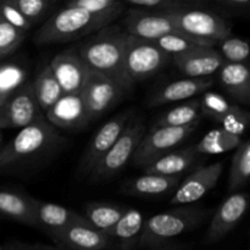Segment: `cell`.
<instances>
[{
	"mask_svg": "<svg viewBox=\"0 0 250 250\" xmlns=\"http://www.w3.org/2000/svg\"><path fill=\"white\" fill-rule=\"evenodd\" d=\"M44 119L32 89V82L24 83L10 94L0 107V129H22Z\"/></svg>",
	"mask_w": 250,
	"mask_h": 250,
	"instance_id": "30bf717a",
	"label": "cell"
},
{
	"mask_svg": "<svg viewBox=\"0 0 250 250\" xmlns=\"http://www.w3.org/2000/svg\"><path fill=\"white\" fill-rule=\"evenodd\" d=\"M26 73L20 66L7 63L0 66V95L9 97L24 84Z\"/></svg>",
	"mask_w": 250,
	"mask_h": 250,
	"instance_id": "d590c367",
	"label": "cell"
},
{
	"mask_svg": "<svg viewBox=\"0 0 250 250\" xmlns=\"http://www.w3.org/2000/svg\"><path fill=\"white\" fill-rule=\"evenodd\" d=\"M146 132L144 117L141 115H134L116 143L90 172V181L104 182L116 177V175H119L133 159L134 153Z\"/></svg>",
	"mask_w": 250,
	"mask_h": 250,
	"instance_id": "5b68a950",
	"label": "cell"
},
{
	"mask_svg": "<svg viewBox=\"0 0 250 250\" xmlns=\"http://www.w3.org/2000/svg\"><path fill=\"white\" fill-rule=\"evenodd\" d=\"M128 208L124 205L107 202H90L84 207L85 221L98 229L99 232L107 234L112 227L121 220Z\"/></svg>",
	"mask_w": 250,
	"mask_h": 250,
	"instance_id": "484cf974",
	"label": "cell"
},
{
	"mask_svg": "<svg viewBox=\"0 0 250 250\" xmlns=\"http://www.w3.org/2000/svg\"><path fill=\"white\" fill-rule=\"evenodd\" d=\"M50 237L56 247L65 250H106L110 247L109 237L90 226L84 217Z\"/></svg>",
	"mask_w": 250,
	"mask_h": 250,
	"instance_id": "2e32d148",
	"label": "cell"
},
{
	"mask_svg": "<svg viewBox=\"0 0 250 250\" xmlns=\"http://www.w3.org/2000/svg\"><path fill=\"white\" fill-rule=\"evenodd\" d=\"M55 128L76 131L90 122L82 94H63L44 115Z\"/></svg>",
	"mask_w": 250,
	"mask_h": 250,
	"instance_id": "e0dca14e",
	"label": "cell"
},
{
	"mask_svg": "<svg viewBox=\"0 0 250 250\" xmlns=\"http://www.w3.org/2000/svg\"><path fill=\"white\" fill-rule=\"evenodd\" d=\"M1 146H2V134L1 132H0V148H1Z\"/></svg>",
	"mask_w": 250,
	"mask_h": 250,
	"instance_id": "ee69618b",
	"label": "cell"
},
{
	"mask_svg": "<svg viewBox=\"0 0 250 250\" xmlns=\"http://www.w3.org/2000/svg\"><path fill=\"white\" fill-rule=\"evenodd\" d=\"M63 94H80L92 71L81 59L77 49H67L54 56L49 62Z\"/></svg>",
	"mask_w": 250,
	"mask_h": 250,
	"instance_id": "7c38bea8",
	"label": "cell"
},
{
	"mask_svg": "<svg viewBox=\"0 0 250 250\" xmlns=\"http://www.w3.org/2000/svg\"><path fill=\"white\" fill-rule=\"evenodd\" d=\"M250 177V142L248 139L242 141L237 146L232 158L231 171L229 177V192H241L248 183Z\"/></svg>",
	"mask_w": 250,
	"mask_h": 250,
	"instance_id": "f546056e",
	"label": "cell"
},
{
	"mask_svg": "<svg viewBox=\"0 0 250 250\" xmlns=\"http://www.w3.org/2000/svg\"><path fill=\"white\" fill-rule=\"evenodd\" d=\"M0 19L4 20L10 26L15 27L19 31L26 33L32 28V24L27 21L26 17L11 4L10 0L0 1Z\"/></svg>",
	"mask_w": 250,
	"mask_h": 250,
	"instance_id": "ab89813d",
	"label": "cell"
},
{
	"mask_svg": "<svg viewBox=\"0 0 250 250\" xmlns=\"http://www.w3.org/2000/svg\"><path fill=\"white\" fill-rule=\"evenodd\" d=\"M144 222L146 217L143 212L128 208L121 220L106 234L110 247L116 250H138Z\"/></svg>",
	"mask_w": 250,
	"mask_h": 250,
	"instance_id": "44dd1931",
	"label": "cell"
},
{
	"mask_svg": "<svg viewBox=\"0 0 250 250\" xmlns=\"http://www.w3.org/2000/svg\"><path fill=\"white\" fill-rule=\"evenodd\" d=\"M215 5L229 15H242L249 11V0H216Z\"/></svg>",
	"mask_w": 250,
	"mask_h": 250,
	"instance_id": "60d3db41",
	"label": "cell"
},
{
	"mask_svg": "<svg viewBox=\"0 0 250 250\" xmlns=\"http://www.w3.org/2000/svg\"><path fill=\"white\" fill-rule=\"evenodd\" d=\"M247 209H248L247 193H232L215 211L207 231V241L209 243H216L224 239L241 222L246 215Z\"/></svg>",
	"mask_w": 250,
	"mask_h": 250,
	"instance_id": "9a60e30c",
	"label": "cell"
},
{
	"mask_svg": "<svg viewBox=\"0 0 250 250\" xmlns=\"http://www.w3.org/2000/svg\"><path fill=\"white\" fill-rule=\"evenodd\" d=\"M33 198L11 189H0V215L26 226L36 227Z\"/></svg>",
	"mask_w": 250,
	"mask_h": 250,
	"instance_id": "cb8c5ba5",
	"label": "cell"
},
{
	"mask_svg": "<svg viewBox=\"0 0 250 250\" xmlns=\"http://www.w3.org/2000/svg\"><path fill=\"white\" fill-rule=\"evenodd\" d=\"M66 6L78 7L95 16L117 19L126 11V6L120 0H72Z\"/></svg>",
	"mask_w": 250,
	"mask_h": 250,
	"instance_id": "836d02e7",
	"label": "cell"
},
{
	"mask_svg": "<svg viewBox=\"0 0 250 250\" xmlns=\"http://www.w3.org/2000/svg\"><path fill=\"white\" fill-rule=\"evenodd\" d=\"M203 112L199 99H192L178 104L164 112L154 126L186 127L199 124Z\"/></svg>",
	"mask_w": 250,
	"mask_h": 250,
	"instance_id": "f1b7e54d",
	"label": "cell"
},
{
	"mask_svg": "<svg viewBox=\"0 0 250 250\" xmlns=\"http://www.w3.org/2000/svg\"><path fill=\"white\" fill-rule=\"evenodd\" d=\"M219 71V80L225 92L232 99L248 105L250 102V72L248 65L225 62Z\"/></svg>",
	"mask_w": 250,
	"mask_h": 250,
	"instance_id": "603a6c76",
	"label": "cell"
},
{
	"mask_svg": "<svg viewBox=\"0 0 250 250\" xmlns=\"http://www.w3.org/2000/svg\"><path fill=\"white\" fill-rule=\"evenodd\" d=\"M222 171H224L222 161L198 167L188 177L181 181L171 198V205L186 207L202 199L210 190L216 187Z\"/></svg>",
	"mask_w": 250,
	"mask_h": 250,
	"instance_id": "8fae6325",
	"label": "cell"
},
{
	"mask_svg": "<svg viewBox=\"0 0 250 250\" xmlns=\"http://www.w3.org/2000/svg\"><path fill=\"white\" fill-rule=\"evenodd\" d=\"M198 126L199 124L186 127L153 126L144 133L132 161L137 167L146 168L158 159L176 150L177 146L197 129Z\"/></svg>",
	"mask_w": 250,
	"mask_h": 250,
	"instance_id": "52a82bcc",
	"label": "cell"
},
{
	"mask_svg": "<svg viewBox=\"0 0 250 250\" xmlns=\"http://www.w3.org/2000/svg\"><path fill=\"white\" fill-rule=\"evenodd\" d=\"M116 19L95 16L78 7L65 6L51 15L34 36L37 44H60L95 34Z\"/></svg>",
	"mask_w": 250,
	"mask_h": 250,
	"instance_id": "277c9868",
	"label": "cell"
},
{
	"mask_svg": "<svg viewBox=\"0 0 250 250\" xmlns=\"http://www.w3.org/2000/svg\"><path fill=\"white\" fill-rule=\"evenodd\" d=\"M242 141H243L242 137L236 136L222 127H219V128L208 132L197 144L193 146V149L199 156L220 155V154L237 149Z\"/></svg>",
	"mask_w": 250,
	"mask_h": 250,
	"instance_id": "4316f807",
	"label": "cell"
},
{
	"mask_svg": "<svg viewBox=\"0 0 250 250\" xmlns=\"http://www.w3.org/2000/svg\"><path fill=\"white\" fill-rule=\"evenodd\" d=\"M10 1L26 17L32 26L41 21L54 4L51 0H10Z\"/></svg>",
	"mask_w": 250,
	"mask_h": 250,
	"instance_id": "8d00e7d4",
	"label": "cell"
},
{
	"mask_svg": "<svg viewBox=\"0 0 250 250\" xmlns=\"http://www.w3.org/2000/svg\"><path fill=\"white\" fill-rule=\"evenodd\" d=\"M182 181V176L167 177L155 173H142L138 177L131 178L122 185L121 192L129 197H159L176 189Z\"/></svg>",
	"mask_w": 250,
	"mask_h": 250,
	"instance_id": "7402d4cb",
	"label": "cell"
},
{
	"mask_svg": "<svg viewBox=\"0 0 250 250\" xmlns=\"http://www.w3.org/2000/svg\"><path fill=\"white\" fill-rule=\"evenodd\" d=\"M7 97H4V95H0V107H1V105L4 104V102L6 100Z\"/></svg>",
	"mask_w": 250,
	"mask_h": 250,
	"instance_id": "7bdbcfd3",
	"label": "cell"
},
{
	"mask_svg": "<svg viewBox=\"0 0 250 250\" xmlns=\"http://www.w3.org/2000/svg\"><path fill=\"white\" fill-rule=\"evenodd\" d=\"M26 38V33L0 19V58L15 53Z\"/></svg>",
	"mask_w": 250,
	"mask_h": 250,
	"instance_id": "74e56055",
	"label": "cell"
},
{
	"mask_svg": "<svg viewBox=\"0 0 250 250\" xmlns=\"http://www.w3.org/2000/svg\"><path fill=\"white\" fill-rule=\"evenodd\" d=\"M172 61L186 78L194 80L209 78L225 63L219 51L209 46H203L182 55L173 56Z\"/></svg>",
	"mask_w": 250,
	"mask_h": 250,
	"instance_id": "ac0fdd59",
	"label": "cell"
},
{
	"mask_svg": "<svg viewBox=\"0 0 250 250\" xmlns=\"http://www.w3.org/2000/svg\"><path fill=\"white\" fill-rule=\"evenodd\" d=\"M199 100L203 116H208L212 121L220 125L225 121V119L229 116V114L236 105L231 104L224 95L216 92H211V90L203 93L202 99Z\"/></svg>",
	"mask_w": 250,
	"mask_h": 250,
	"instance_id": "d6a6232c",
	"label": "cell"
},
{
	"mask_svg": "<svg viewBox=\"0 0 250 250\" xmlns=\"http://www.w3.org/2000/svg\"><path fill=\"white\" fill-rule=\"evenodd\" d=\"M249 112L247 110L242 109L239 105H234L229 116L221 124V127L236 136L242 137L249 124Z\"/></svg>",
	"mask_w": 250,
	"mask_h": 250,
	"instance_id": "f35d334b",
	"label": "cell"
},
{
	"mask_svg": "<svg viewBox=\"0 0 250 250\" xmlns=\"http://www.w3.org/2000/svg\"><path fill=\"white\" fill-rule=\"evenodd\" d=\"M134 116L133 110H126L115 115L107 120L93 136L83 151L82 158L78 164V173L82 176H89L99 161L106 155L111 146L116 143L119 137L127 127L128 122Z\"/></svg>",
	"mask_w": 250,
	"mask_h": 250,
	"instance_id": "9c48e42d",
	"label": "cell"
},
{
	"mask_svg": "<svg viewBox=\"0 0 250 250\" xmlns=\"http://www.w3.org/2000/svg\"><path fill=\"white\" fill-rule=\"evenodd\" d=\"M220 55L227 63H247L249 58V44L238 37L229 36L220 42Z\"/></svg>",
	"mask_w": 250,
	"mask_h": 250,
	"instance_id": "e575fe53",
	"label": "cell"
},
{
	"mask_svg": "<svg viewBox=\"0 0 250 250\" xmlns=\"http://www.w3.org/2000/svg\"><path fill=\"white\" fill-rule=\"evenodd\" d=\"M32 204L36 227L44 229L49 236H53L83 219L82 215L55 203L43 202L33 198Z\"/></svg>",
	"mask_w": 250,
	"mask_h": 250,
	"instance_id": "d6986e66",
	"label": "cell"
},
{
	"mask_svg": "<svg viewBox=\"0 0 250 250\" xmlns=\"http://www.w3.org/2000/svg\"><path fill=\"white\" fill-rule=\"evenodd\" d=\"M65 139L45 117L24 128L0 148V170H17L33 165L55 153Z\"/></svg>",
	"mask_w": 250,
	"mask_h": 250,
	"instance_id": "7a4b0ae2",
	"label": "cell"
},
{
	"mask_svg": "<svg viewBox=\"0 0 250 250\" xmlns=\"http://www.w3.org/2000/svg\"><path fill=\"white\" fill-rule=\"evenodd\" d=\"M122 29L128 36L151 42H155L166 34L178 32L168 15L150 14L129 7L125 11Z\"/></svg>",
	"mask_w": 250,
	"mask_h": 250,
	"instance_id": "5bb4252c",
	"label": "cell"
},
{
	"mask_svg": "<svg viewBox=\"0 0 250 250\" xmlns=\"http://www.w3.org/2000/svg\"><path fill=\"white\" fill-rule=\"evenodd\" d=\"M126 41L127 33L122 27L110 24L93 34L77 50L92 72L114 81L127 93L131 92L133 85L125 70Z\"/></svg>",
	"mask_w": 250,
	"mask_h": 250,
	"instance_id": "6da1fadb",
	"label": "cell"
},
{
	"mask_svg": "<svg viewBox=\"0 0 250 250\" xmlns=\"http://www.w3.org/2000/svg\"><path fill=\"white\" fill-rule=\"evenodd\" d=\"M154 43H155L164 53L170 55L171 58L177 55H182V54L188 53V51L195 50V49L198 48H203V46L212 48V46L215 45L211 42L193 38V37L187 36V34L181 33V32L166 34V36L156 39Z\"/></svg>",
	"mask_w": 250,
	"mask_h": 250,
	"instance_id": "1f68e13d",
	"label": "cell"
},
{
	"mask_svg": "<svg viewBox=\"0 0 250 250\" xmlns=\"http://www.w3.org/2000/svg\"><path fill=\"white\" fill-rule=\"evenodd\" d=\"M125 6L158 15H171L187 9H200L204 2L185 0H125Z\"/></svg>",
	"mask_w": 250,
	"mask_h": 250,
	"instance_id": "4dcf8cb0",
	"label": "cell"
},
{
	"mask_svg": "<svg viewBox=\"0 0 250 250\" xmlns=\"http://www.w3.org/2000/svg\"><path fill=\"white\" fill-rule=\"evenodd\" d=\"M199 158L194 151L193 146L188 148L177 149L171 153L166 154L163 158L158 159L146 166L144 168V172L146 173H155L160 176H167V177H176V176H182L185 171L192 167L195 160Z\"/></svg>",
	"mask_w": 250,
	"mask_h": 250,
	"instance_id": "d4e9b609",
	"label": "cell"
},
{
	"mask_svg": "<svg viewBox=\"0 0 250 250\" xmlns=\"http://www.w3.org/2000/svg\"><path fill=\"white\" fill-rule=\"evenodd\" d=\"M178 32L193 38L217 44L231 36V26L216 12L187 9L168 15Z\"/></svg>",
	"mask_w": 250,
	"mask_h": 250,
	"instance_id": "ba28073f",
	"label": "cell"
},
{
	"mask_svg": "<svg viewBox=\"0 0 250 250\" xmlns=\"http://www.w3.org/2000/svg\"><path fill=\"white\" fill-rule=\"evenodd\" d=\"M212 80L210 78H182V80L172 81L167 84L159 88L149 99L150 106H161L170 103L182 102L194 98L202 93L208 92L212 85Z\"/></svg>",
	"mask_w": 250,
	"mask_h": 250,
	"instance_id": "ffe728a7",
	"label": "cell"
},
{
	"mask_svg": "<svg viewBox=\"0 0 250 250\" xmlns=\"http://www.w3.org/2000/svg\"><path fill=\"white\" fill-rule=\"evenodd\" d=\"M81 94L87 106L89 120L93 121L116 105L126 92L114 81L92 72Z\"/></svg>",
	"mask_w": 250,
	"mask_h": 250,
	"instance_id": "4fadbf2b",
	"label": "cell"
},
{
	"mask_svg": "<svg viewBox=\"0 0 250 250\" xmlns=\"http://www.w3.org/2000/svg\"><path fill=\"white\" fill-rule=\"evenodd\" d=\"M172 60L154 42L127 34L125 70L132 85L143 82L165 68Z\"/></svg>",
	"mask_w": 250,
	"mask_h": 250,
	"instance_id": "8992f818",
	"label": "cell"
},
{
	"mask_svg": "<svg viewBox=\"0 0 250 250\" xmlns=\"http://www.w3.org/2000/svg\"><path fill=\"white\" fill-rule=\"evenodd\" d=\"M32 89H33L34 97H36L37 103L43 114H45L63 95L62 89L59 85L49 65L44 66L39 71L36 80L32 82Z\"/></svg>",
	"mask_w": 250,
	"mask_h": 250,
	"instance_id": "83f0119b",
	"label": "cell"
},
{
	"mask_svg": "<svg viewBox=\"0 0 250 250\" xmlns=\"http://www.w3.org/2000/svg\"><path fill=\"white\" fill-rule=\"evenodd\" d=\"M208 216L209 210L188 205L153 215L144 222L139 249L166 248L180 236L199 227Z\"/></svg>",
	"mask_w": 250,
	"mask_h": 250,
	"instance_id": "3957f363",
	"label": "cell"
},
{
	"mask_svg": "<svg viewBox=\"0 0 250 250\" xmlns=\"http://www.w3.org/2000/svg\"><path fill=\"white\" fill-rule=\"evenodd\" d=\"M0 250H65L59 247H50L45 244H28V243H11L0 247Z\"/></svg>",
	"mask_w": 250,
	"mask_h": 250,
	"instance_id": "b9f144b4",
	"label": "cell"
}]
</instances>
